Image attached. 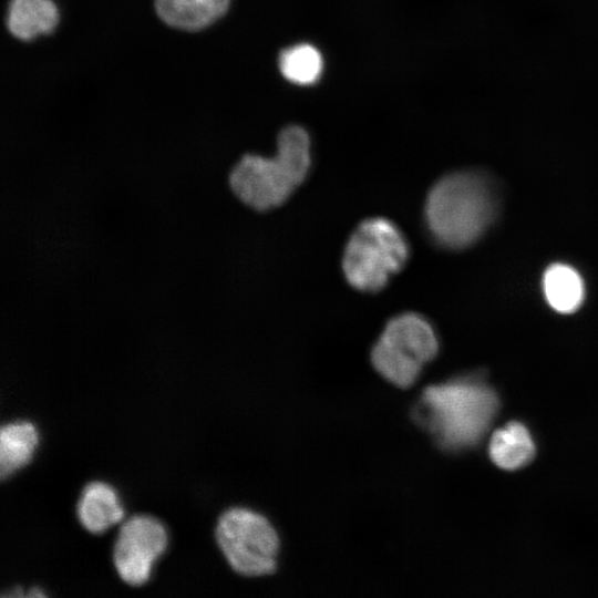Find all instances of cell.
<instances>
[{"label": "cell", "instance_id": "obj_7", "mask_svg": "<svg viewBox=\"0 0 598 598\" xmlns=\"http://www.w3.org/2000/svg\"><path fill=\"white\" fill-rule=\"evenodd\" d=\"M168 545L163 523L148 514H135L121 524L112 549V560L121 580L131 587L146 584L155 561Z\"/></svg>", "mask_w": 598, "mask_h": 598}, {"label": "cell", "instance_id": "obj_11", "mask_svg": "<svg viewBox=\"0 0 598 598\" xmlns=\"http://www.w3.org/2000/svg\"><path fill=\"white\" fill-rule=\"evenodd\" d=\"M59 20L52 0H11L8 12L10 32L21 39L31 40L51 32Z\"/></svg>", "mask_w": 598, "mask_h": 598}, {"label": "cell", "instance_id": "obj_12", "mask_svg": "<svg viewBox=\"0 0 598 598\" xmlns=\"http://www.w3.org/2000/svg\"><path fill=\"white\" fill-rule=\"evenodd\" d=\"M543 290L548 305L560 313L576 311L585 298L581 276L566 264H553L546 269L543 276Z\"/></svg>", "mask_w": 598, "mask_h": 598}, {"label": "cell", "instance_id": "obj_8", "mask_svg": "<svg viewBox=\"0 0 598 598\" xmlns=\"http://www.w3.org/2000/svg\"><path fill=\"white\" fill-rule=\"evenodd\" d=\"M75 513L80 525L97 535L123 520L124 507L111 484L92 481L81 489Z\"/></svg>", "mask_w": 598, "mask_h": 598}, {"label": "cell", "instance_id": "obj_2", "mask_svg": "<svg viewBox=\"0 0 598 598\" xmlns=\"http://www.w3.org/2000/svg\"><path fill=\"white\" fill-rule=\"evenodd\" d=\"M311 163L310 138L299 125L282 128L274 156L244 154L229 169L227 185L233 195L255 210L282 203L303 181Z\"/></svg>", "mask_w": 598, "mask_h": 598}, {"label": "cell", "instance_id": "obj_14", "mask_svg": "<svg viewBox=\"0 0 598 598\" xmlns=\"http://www.w3.org/2000/svg\"><path fill=\"white\" fill-rule=\"evenodd\" d=\"M323 61L317 48L308 43H299L281 51L279 69L291 83L311 85L322 72Z\"/></svg>", "mask_w": 598, "mask_h": 598}, {"label": "cell", "instance_id": "obj_3", "mask_svg": "<svg viewBox=\"0 0 598 598\" xmlns=\"http://www.w3.org/2000/svg\"><path fill=\"white\" fill-rule=\"evenodd\" d=\"M421 403L427 426L437 442L450 450L477 443L498 408L495 392L474 378L431 385L424 391Z\"/></svg>", "mask_w": 598, "mask_h": 598}, {"label": "cell", "instance_id": "obj_13", "mask_svg": "<svg viewBox=\"0 0 598 598\" xmlns=\"http://www.w3.org/2000/svg\"><path fill=\"white\" fill-rule=\"evenodd\" d=\"M535 447L532 437L524 425L517 422L494 432L489 442V456L501 468L516 470L534 456Z\"/></svg>", "mask_w": 598, "mask_h": 598}, {"label": "cell", "instance_id": "obj_4", "mask_svg": "<svg viewBox=\"0 0 598 598\" xmlns=\"http://www.w3.org/2000/svg\"><path fill=\"white\" fill-rule=\"evenodd\" d=\"M408 255L409 245L400 228L385 217H370L350 235L342 269L354 288L374 291L402 267Z\"/></svg>", "mask_w": 598, "mask_h": 598}, {"label": "cell", "instance_id": "obj_1", "mask_svg": "<svg viewBox=\"0 0 598 598\" xmlns=\"http://www.w3.org/2000/svg\"><path fill=\"white\" fill-rule=\"evenodd\" d=\"M495 210V195L486 177L472 171H458L442 176L430 188L424 218L436 244L460 249L484 234Z\"/></svg>", "mask_w": 598, "mask_h": 598}, {"label": "cell", "instance_id": "obj_10", "mask_svg": "<svg viewBox=\"0 0 598 598\" xmlns=\"http://www.w3.org/2000/svg\"><path fill=\"white\" fill-rule=\"evenodd\" d=\"M229 0H156L159 18L167 24L195 31L207 27L227 10Z\"/></svg>", "mask_w": 598, "mask_h": 598}, {"label": "cell", "instance_id": "obj_6", "mask_svg": "<svg viewBox=\"0 0 598 598\" xmlns=\"http://www.w3.org/2000/svg\"><path fill=\"white\" fill-rule=\"evenodd\" d=\"M215 540L230 568L245 577H260L276 569L279 537L261 514L244 507L221 513Z\"/></svg>", "mask_w": 598, "mask_h": 598}, {"label": "cell", "instance_id": "obj_5", "mask_svg": "<svg viewBox=\"0 0 598 598\" xmlns=\"http://www.w3.org/2000/svg\"><path fill=\"white\" fill-rule=\"evenodd\" d=\"M439 340L425 317L404 312L391 318L371 351L374 369L393 385L406 389L436 355Z\"/></svg>", "mask_w": 598, "mask_h": 598}, {"label": "cell", "instance_id": "obj_9", "mask_svg": "<svg viewBox=\"0 0 598 598\" xmlns=\"http://www.w3.org/2000/svg\"><path fill=\"white\" fill-rule=\"evenodd\" d=\"M39 443L35 425L27 420L10 421L0 427V478H9L33 457Z\"/></svg>", "mask_w": 598, "mask_h": 598}]
</instances>
